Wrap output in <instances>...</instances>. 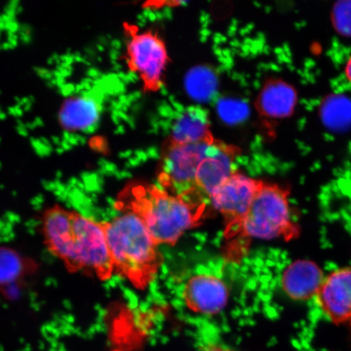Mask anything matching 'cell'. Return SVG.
Masks as SVG:
<instances>
[{
	"instance_id": "obj_8",
	"label": "cell",
	"mask_w": 351,
	"mask_h": 351,
	"mask_svg": "<svg viewBox=\"0 0 351 351\" xmlns=\"http://www.w3.org/2000/svg\"><path fill=\"white\" fill-rule=\"evenodd\" d=\"M106 98V90L100 85L65 98L58 111L60 126L69 133L94 129L102 117Z\"/></svg>"
},
{
	"instance_id": "obj_13",
	"label": "cell",
	"mask_w": 351,
	"mask_h": 351,
	"mask_svg": "<svg viewBox=\"0 0 351 351\" xmlns=\"http://www.w3.org/2000/svg\"><path fill=\"white\" fill-rule=\"evenodd\" d=\"M324 276L317 263L311 261H297L289 265L280 279V287L289 298L295 301H308L315 298Z\"/></svg>"
},
{
	"instance_id": "obj_15",
	"label": "cell",
	"mask_w": 351,
	"mask_h": 351,
	"mask_svg": "<svg viewBox=\"0 0 351 351\" xmlns=\"http://www.w3.org/2000/svg\"><path fill=\"white\" fill-rule=\"evenodd\" d=\"M322 119L332 128H340L351 123V103L348 99L331 97L324 102Z\"/></svg>"
},
{
	"instance_id": "obj_1",
	"label": "cell",
	"mask_w": 351,
	"mask_h": 351,
	"mask_svg": "<svg viewBox=\"0 0 351 351\" xmlns=\"http://www.w3.org/2000/svg\"><path fill=\"white\" fill-rule=\"evenodd\" d=\"M42 232L48 251L69 271L101 279L113 274L103 222L56 205L43 213Z\"/></svg>"
},
{
	"instance_id": "obj_3",
	"label": "cell",
	"mask_w": 351,
	"mask_h": 351,
	"mask_svg": "<svg viewBox=\"0 0 351 351\" xmlns=\"http://www.w3.org/2000/svg\"><path fill=\"white\" fill-rule=\"evenodd\" d=\"M114 271L136 287H147L162 265L158 244L135 214L124 212L103 222Z\"/></svg>"
},
{
	"instance_id": "obj_19",
	"label": "cell",
	"mask_w": 351,
	"mask_h": 351,
	"mask_svg": "<svg viewBox=\"0 0 351 351\" xmlns=\"http://www.w3.org/2000/svg\"><path fill=\"white\" fill-rule=\"evenodd\" d=\"M201 351H239L234 349H232L230 348H228L226 346L223 345H210L208 346H206L205 348L202 350Z\"/></svg>"
},
{
	"instance_id": "obj_20",
	"label": "cell",
	"mask_w": 351,
	"mask_h": 351,
	"mask_svg": "<svg viewBox=\"0 0 351 351\" xmlns=\"http://www.w3.org/2000/svg\"><path fill=\"white\" fill-rule=\"evenodd\" d=\"M346 75L348 80L351 82V56L346 66Z\"/></svg>"
},
{
	"instance_id": "obj_6",
	"label": "cell",
	"mask_w": 351,
	"mask_h": 351,
	"mask_svg": "<svg viewBox=\"0 0 351 351\" xmlns=\"http://www.w3.org/2000/svg\"><path fill=\"white\" fill-rule=\"evenodd\" d=\"M215 140L192 144H177L166 140L162 151V185L172 189L178 195L191 194L197 169Z\"/></svg>"
},
{
	"instance_id": "obj_2",
	"label": "cell",
	"mask_w": 351,
	"mask_h": 351,
	"mask_svg": "<svg viewBox=\"0 0 351 351\" xmlns=\"http://www.w3.org/2000/svg\"><path fill=\"white\" fill-rule=\"evenodd\" d=\"M117 207L141 219L158 245L177 243L200 221L205 208L204 204H194L185 196L144 185L125 189Z\"/></svg>"
},
{
	"instance_id": "obj_17",
	"label": "cell",
	"mask_w": 351,
	"mask_h": 351,
	"mask_svg": "<svg viewBox=\"0 0 351 351\" xmlns=\"http://www.w3.org/2000/svg\"><path fill=\"white\" fill-rule=\"evenodd\" d=\"M331 16L336 32L342 36L351 37V0H337Z\"/></svg>"
},
{
	"instance_id": "obj_16",
	"label": "cell",
	"mask_w": 351,
	"mask_h": 351,
	"mask_svg": "<svg viewBox=\"0 0 351 351\" xmlns=\"http://www.w3.org/2000/svg\"><path fill=\"white\" fill-rule=\"evenodd\" d=\"M25 265L20 254L8 247H0V285L14 282L25 274Z\"/></svg>"
},
{
	"instance_id": "obj_7",
	"label": "cell",
	"mask_w": 351,
	"mask_h": 351,
	"mask_svg": "<svg viewBox=\"0 0 351 351\" xmlns=\"http://www.w3.org/2000/svg\"><path fill=\"white\" fill-rule=\"evenodd\" d=\"M263 182L236 172L214 191L209 199L213 208L228 223V234H238L240 223L247 214Z\"/></svg>"
},
{
	"instance_id": "obj_14",
	"label": "cell",
	"mask_w": 351,
	"mask_h": 351,
	"mask_svg": "<svg viewBox=\"0 0 351 351\" xmlns=\"http://www.w3.org/2000/svg\"><path fill=\"white\" fill-rule=\"evenodd\" d=\"M207 109L196 105L183 108L174 118L168 141L177 144H192L214 140Z\"/></svg>"
},
{
	"instance_id": "obj_12",
	"label": "cell",
	"mask_w": 351,
	"mask_h": 351,
	"mask_svg": "<svg viewBox=\"0 0 351 351\" xmlns=\"http://www.w3.org/2000/svg\"><path fill=\"white\" fill-rule=\"evenodd\" d=\"M298 99L295 86L282 78H269L258 91L254 106L262 119L283 120L295 112Z\"/></svg>"
},
{
	"instance_id": "obj_10",
	"label": "cell",
	"mask_w": 351,
	"mask_h": 351,
	"mask_svg": "<svg viewBox=\"0 0 351 351\" xmlns=\"http://www.w3.org/2000/svg\"><path fill=\"white\" fill-rule=\"evenodd\" d=\"M239 149L215 140L196 174L194 191L210 197L215 190L236 172L234 160Z\"/></svg>"
},
{
	"instance_id": "obj_4",
	"label": "cell",
	"mask_w": 351,
	"mask_h": 351,
	"mask_svg": "<svg viewBox=\"0 0 351 351\" xmlns=\"http://www.w3.org/2000/svg\"><path fill=\"white\" fill-rule=\"evenodd\" d=\"M122 28L127 69L138 77L144 94L159 93L171 60L165 39L156 30L142 29L133 22L125 21Z\"/></svg>"
},
{
	"instance_id": "obj_11",
	"label": "cell",
	"mask_w": 351,
	"mask_h": 351,
	"mask_svg": "<svg viewBox=\"0 0 351 351\" xmlns=\"http://www.w3.org/2000/svg\"><path fill=\"white\" fill-rule=\"evenodd\" d=\"M315 300L331 322H350L351 267H341L326 276Z\"/></svg>"
},
{
	"instance_id": "obj_5",
	"label": "cell",
	"mask_w": 351,
	"mask_h": 351,
	"mask_svg": "<svg viewBox=\"0 0 351 351\" xmlns=\"http://www.w3.org/2000/svg\"><path fill=\"white\" fill-rule=\"evenodd\" d=\"M239 234L262 240L295 239L300 229L293 222L287 190L276 184L263 182L240 223Z\"/></svg>"
},
{
	"instance_id": "obj_18",
	"label": "cell",
	"mask_w": 351,
	"mask_h": 351,
	"mask_svg": "<svg viewBox=\"0 0 351 351\" xmlns=\"http://www.w3.org/2000/svg\"><path fill=\"white\" fill-rule=\"evenodd\" d=\"M191 0H139L143 10L160 11L167 8H178L186 5Z\"/></svg>"
},
{
	"instance_id": "obj_9",
	"label": "cell",
	"mask_w": 351,
	"mask_h": 351,
	"mask_svg": "<svg viewBox=\"0 0 351 351\" xmlns=\"http://www.w3.org/2000/svg\"><path fill=\"white\" fill-rule=\"evenodd\" d=\"M227 285L217 276L197 274L184 285L181 298L184 306L193 314L215 317L225 310L229 301Z\"/></svg>"
},
{
	"instance_id": "obj_21",
	"label": "cell",
	"mask_w": 351,
	"mask_h": 351,
	"mask_svg": "<svg viewBox=\"0 0 351 351\" xmlns=\"http://www.w3.org/2000/svg\"><path fill=\"white\" fill-rule=\"evenodd\" d=\"M350 326H351V320H350Z\"/></svg>"
}]
</instances>
